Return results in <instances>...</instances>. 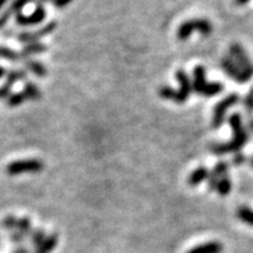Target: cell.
Masks as SVG:
<instances>
[{"mask_svg": "<svg viewBox=\"0 0 253 253\" xmlns=\"http://www.w3.org/2000/svg\"><path fill=\"white\" fill-rule=\"evenodd\" d=\"M26 68L29 71H31L32 74L36 75V76L39 77H44L48 74V71H46L44 64H42V62L38 61H27L26 62Z\"/></svg>", "mask_w": 253, "mask_h": 253, "instance_id": "ac0fdd59", "label": "cell"}, {"mask_svg": "<svg viewBox=\"0 0 253 253\" xmlns=\"http://www.w3.org/2000/svg\"><path fill=\"white\" fill-rule=\"evenodd\" d=\"M46 51V45L42 44V42H32V44H27L26 46H23L22 51L19 53L21 58L23 59H27L29 57L34 54H40V53H44Z\"/></svg>", "mask_w": 253, "mask_h": 253, "instance_id": "9a60e30c", "label": "cell"}, {"mask_svg": "<svg viewBox=\"0 0 253 253\" xmlns=\"http://www.w3.org/2000/svg\"><path fill=\"white\" fill-rule=\"evenodd\" d=\"M10 239H12L13 243L21 244L23 242V239H25V235L21 234L19 231H14V233H12V234H10Z\"/></svg>", "mask_w": 253, "mask_h": 253, "instance_id": "f546056e", "label": "cell"}, {"mask_svg": "<svg viewBox=\"0 0 253 253\" xmlns=\"http://www.w3.org/2000/svg\"><path fill=\"white\" fill-rule=\"evenodd\" d=\"M44 170V162L40 160H23L10 162L5 169V172L10 176L21 173H38Z\"/></svg>", "mask_w": 253, "mask_h": 253, "instance_id": "5b68a950", "label": "cell"}, {"mask_svg": "<svg viewBox=\"0 0 253 253\" xmlns=\"http://www.w3.org/2000/svg\"><path fill=\"white\" fill-rule=\"evenodd\" d=\"M5 75H6V72H5V70H4V67H1V66H0V79H3Z\"/></svg>", "mask_w": 253, "mask_h": 253, "instance_id": "d590c367", "label": "cell"}, {"mask_svg": "<svg viewBox=\"0 0 253 253\" xmlns=\"http://www.w3.org/2000/svg\"><path fill=\"white\" fill-rule=\"evenodd\" d=\"M26 96L23 93H14V94H10L8 98H6V106L8 107H18L21 104L25 103Z\"/></svg>", "mask_w": 253, "mask_h": 253, "instance_id": "cb8c5ba5", "label": "cell"}, {"mask_svg": "<svg viewBox=\"0 0 253 253\" xmlns=\"http://www.w3.org/2000/svg\"><path fill=\"white\" fill-rule=\"evenodd\" d=\"M176 79L177 83H179V90L177 91V99L176 103L177 104H183L185 103L186 100L189 99L190 94L193 91L192 87V80H190L189 75L186 74L184 70H179L176 72Z\"/></svg>", "mask_w": 253, "mask_h": 253, "instance_id": "30bf717a", "label": "cell"}, {"mask_svg": "<svg viewBox=\"0 0 253 253\" xmlns=\"http://www.w3.org/2000/svg\"><path fill=\"white\" fill-rule=\"evenodd\" d=\"M22 93L25 94L26 99L29 100H39L42 98V93H40L39 87L36 86L35 84L31 83V81L25 84V87H23Z\"/></svg>", "mask_w": 253, "mask_h": 253, "instance_id": "e0dca14e", "label": "cell"}, {"mask_svg": "<svg viewBox=\"0 0 253 253\" xmlns=\"http://www.w3.org/2000/svg\"><path fill=\"white\" fill-rule=\"evenodd\" d=\"M222 250H224L222 244L217 241H213L205 244H199V246L192 248L186 253H221Z\"/></svg>", "mask_w": 253, "mask_h": 253, "instance_id": "4fadbf2b", "label": "cell"}, {"mask_svg": "<svg viewBox=\"0 0 253 253\" xmlns=\"http://www.w3.org/2000/svg\"><path fill=\"white\" fill-rule=\"evenodd\" d=\"M230 55L233 58V61L242 68L244 74L247 75L250 79L253 77V62L251 61L250 55L247 54V51L244 50V48L238 42H233L230 45Z\"/></svg>", "mask_w": 253, "mask_h": 253, "instance_id": "8992f818", "label": "cell"}, {"mask_svg": "<svg viewBox=\"0 0 253 253\" xmlns=\"http://www.w3.org/2000/svg\"><path fill=\"white\" fill-rule=\"evenodd\" d=\"M244 162H246V156H244V154L238 153L235 154L234 158H233V165H235V166H241Z\"/></svg>", "mask_w": 253, "mask_h": 253, "instance_id": "4dcf8cb0", "label": "cell"}, {"mask_svg": "<svg viewBox=\"0 0 253 253\" xmlns=\"http://www.w3.org/2000/svg\"><path fill=\"white\" fill-rule=\"evenodd\" d=\"M193 91L203 96L218 95L224 90V85L220 83H207L206 80V70L203 66H197L193 71Z\"/></svg>", "mask_w": 253, "mask_h": 253, "instance_id": "6da1fadb", "label": "cell"}, {"mask_svg": "<svg viewBox=\"0 0 253 253\" xmlns=\"http://www.w3.org/2000/svg\"><path fill=\"white\" fill-rule=\"evenodd\" d=\"M49 0H39L38 1V5H42L44 3H48Z\"/></svg>", "mask_w": 253, "mask_h": 253, "instance_id": "8d00e7d4", "label": "cell"}, {"mask_svg": "<svg viewBox=\"0 0 253 253\" xmlns=\"http://www.w3.org/2000/svg\"><path fill=\"white\" fill-rule=\"evenodd\" d=\"M46 18V10L42 5H38L36 9L31 13V14H22L19 13L16 16V23L21 27H29V26H36L42 25Z\"/></svg>", "mask_w": 253, "mask_h": 253, "instance_id": "9c48e42d", "label": "cell"}, {"mask_svg": "<svg viewBox=\"0 0 253 253\" xmlns=\"http://www.w3.org/2000/svg\"><path fill=\"white\" fill-rule=\"evenodd\" d=\"M0 58H3L5 61L10 62H19L22 61L21 54L17 51L12 50V49L6 48V46H0Z\"/></svg>", "mask_w": 253, "mask_h": 253, "instance_id": "44dd1931", "label": "cell"}, {"mask_svg": "<svg viewBox=\"0 0 253 253\" xmlns=\"http://www.w3.org/2000/svg\"><path fill=\"white\" fill-rule=\"evenodd\" d=\"M228 170H229V164L228 162H225V161H221V162H218L215 167H213V170L211 171V173L209 175V189L211 192L216 190V186H217L218 180L221 179L222 176L225 175H228Z\"/></svg>", "mask_w": 253, "mask_h": 253, "instance_id": "7c38bea8", "label": "cell"}, {"mask_svg": "<svg viewBox=\"0 0 253 253\" xmlns=\"http://www.w3.org/2000/svg\"><path fill=\"white\" fill-rule=\"evenodd\" d=\"M51 1H53V4H54L57 9H63L67 5H70L74 0H51Z\"/></svg>", "mask_w": 253, "mask_h": 253, "instance_id": "f1b7e54d", "label": "cell"}, {"mask_svg": "<svg viewBox=\"0 0 253 253\" xmlns=\"http://www.w3.org/2000/svg\"><path fill=\"white\" fill-rule=\"evenodd\" d=\"M45 238H46V235H45L44 229H38V230L32 231L31 241L32 244H34V247L38 248L39 246H42V242L45 241Z\"/></svg>", "mask_w": 253, "mask_h": 253, "instance_id": "d4e9b609", "label": "cell"}, {"mask_svg": "<svg viewBox=\"0 0 253 253\" xmlns=\"http://www.w3.org/2000/svg\"><path fill=\"white\" fill-rule=\"evenodd\" d=\"M244 108H246V112L248 113V115H252L253 113V86L252 89L248 91V94L246 95V98H244Z\"/></svg>", "mask_w": 253, "mask_h": 253, "instance_id": "484cf974", "label": "cell"}, {"mask_svg": "<svg viewBox=\"0 0 253 253\" xmlns=\"http://www.w3.org/2000/svg\"><path fill=\"white\" fill-rule=\"evenodd\" d=\"M58 244V235L57 234H50L49 237L45 238V241L42 242V246H39L36 248L35 253H50L51 251L57 247Z\"/></svg>", "mask_w": 253, "mask_h": 253, "instance_id": "2e32d148", "label": "cell"}, {"mask_svg": "<svg viewBox=\"0 0 253 253\" xmlns=\"http://www.w3.org/2000/svg\"><path fill=\"white\" fill-rule=\"evenodd\" d=\"M8 1H9V0H0V10L3 9L4 6H5L6 4H8Z\"/></svg>", "mask_w": 253, "mask_h": 253, "instance_id": "836d02e7", "label": "cell"}, {"mask_svg": "<svg viewBox=\"0 0 253 253\" xmlns=\"http://www.w3.org/2000/svg\"><path fill=\"white\" fill-rule=\"evenodd\" d=\"M31 1H34V0H13L12 3H10V5L8 6V8L3 12V14L0 16V29H3L4 26L8 23L10 17H16L17 14H19V13L22 12L23 8H25L29 3H31Z\"/></svg>", "mask_w": 253, "mask_h": 253, "instance_id": "8fae6325", "label": "cell"}, {"mask_svg": "<svg viewBox=\"0 0 253 253\" xmlns=\"http://www.w3.org/2000/svg\"><path fill=\"white\" fill-rule=\"evenodd\" d=\"M250 162H251V166H252V167H253V157H252V158H251V160H250Z\"/></svg>", "mask_w": 253, "mask_h": 253, "instance_id": "74e56055", "label": "cell"}, {"mask_svg": "<svg viewBox=\"0 0 253 253\" xmlns=\"http://www.w3.org/2000/svg\"><path fill=\"white\" fill-rule=\"evenodd\" d=\"M16 230L19 231V233L25 235V237H27V235H31L32 231H34V230H32L31 220H30V218H27V217L17 218Z\"/></svg>", "mask_w": 253, "mask_h": 253, "instance_id": "ffe728a7", "label": "cell"}, {"mask_svg": "<svg viewBox=\"0 0 253 253\" xmlns=\"http://www.w3.org/2000/svg\"><path fill=\"white\" fill-rule=\"evenodd\" d=\"M237 216L242 222L253 226V210L252 209H248V207H241V209L237 211Z\"/></svg>", "mask_w": 253, "mask_h": 253, "instance_id": "7402d4cb", "label": "cell"}, {"mask_svg": "<svg viewBox=\"0 0 253 253\" xmlns=\"http://www.w3.org/2000/svg\"><path fill=\"white\" fill-rule=\"evenodd\" d=\"M14 253H29V251L26 250V248H23V247H19V248H17L16 251H14Z\"/></svg>", "mask_w": 253, "mask_h": 253, "instance_id": "d6a6232c", "label": "cell"}, {"mask_svg": "<svg viewBox=\"0 0 253 253\" xmlns=\"http://www.w3.org/2000/svg\"><path fill=\"white\" fill-rule=\"evenodd\" d=\"M221 68H222V71H224L225 74L230 77L231 80L237 81V83L246 84V83H248V81L251 80L250 77H248L247 75L244 74L243 71H242V68L239 67V66H238V64L235 63L234 61H233V58H231L230 55L222 58V59H221Z\"/></svg>", "mask_w": 253, "mask_h": 253, "instance_id": "ba28073f", "label": "cell"}, {"mask_svg": "<svg viewBox=\"0 0 253 253\" xmlns=\"http://www.w3.org/2000/svg\"><path fill=\"white\" fill-rule=\"evenodd\" d=\"M10 91H12V85H9L8 83L4 84L3 86H0V99H6L10 95Z\"/></svg>", "mask_w": 253, "mask_h": 253, "instance_id": "83f0119b", "label": "cell"}, {"mask_svg": "<svg viewBox=\"0 0 253 253\" xmlns=\"http://www.w3.org/2000/svg\"><path fill=\"white\" fill-rule=\"evenodd\" d=\"M209 170H207V167L205 166H201L198 167L196 171H193L192 173L189 175V177H188V184H189L190 186H197L199 185L201 183H203L205 180L209 179Z\"/></svg>", "mask_w": 253, "mask_h": 253, "instance_id": "5bb4252c", "label": "cell"}, {"mask_svg": "<svg viewBox=\"0 0 253 253\" xmlns=\"http://www.w3.org/2000/svg\"><path fill=\"white\" fill-rule=\"evenodd\" d=\"M237 5H246L247 3H250L251 0H234Z\"/></svg>", "mask_w": 253, "mask_h": 253, "instance_id": "1f68e13d", "label": "cell"}, {"mask_svg": "<svg viewBox=\"0 0 253 253\" xmlns=\"http://www.w3.org/2000/svg\"><path fill=\"white\" fill-rule=\"evenodd\" d=\"M248 130H250L251 132H253V117L250 120V122H248Z\"/></svg>", "mask_w": 253, "mask_h": 253, "instance_id": "e575fe53", "label": "cell"}, {"mask_svg": "<svg viewBox=\"0 0 253 253\" xmlns=\"http://www.w3.org/2000/svg\"><path fill=\"white\" fill-rule=\"evenodd\" d=\"M26 77V71L23 70H12L9 71L8 74H6V81L9 85H14V83L17 81H21V80H25Z\"/></svg>", "mask_w": 253, "mask_h": 253, "instance_id": "603a6c76", "label": "cell"}, {"mask_svg": "<svg viewBox=\"0 0 253 253\" xmlns=\"http://www.w3.org/2000/svg\"><path fill=\"white\" fill-rule=\"evenodd\" d=\"M216 190H217V193L221 197H226L230 194L231 181H230V179H229L228 175H225V176H222L221 179L218 180L217 186H216Z\"/></svg>", "mask_w": 253, "mask_h": 253, "instance_id": "d6986e66", "label": "cell"}, {"mask_svg": "<svg viewBox=\"0 0 253 253\" xmlns=\"http://www.w3.org/2000/svg\"><path fill=\"white\" fill-rule=\"evenodd\" d=\"M248 140H250V134H248V131L243 126V127L233 130V139L230 141L224 143V144L211 145V152L213 154H217V156L235 153V152L241 151L242 148L247 144Z\"/></svg>", "mask_w": 253, "mask_h": 253, "instance_id": "3957f363", "label": "cell"}, {"mask_svg": "<svg viewBox=\"0 0 253 253\" xmlns=\"http://www.w3.org/2000/svg\"><path fill=\"white\" fill-rule=\"evenodd\" d=\"M239 99H241L239 94L234 93L228 95L226 98H224L221 102H218L217 104H216L215 109H213V115H212V124H211L213 130H218V128L224 125L226 113H228V111L231 108V107H234L235 104L239 102Z\"/></svg>", "mask_w": 253, "mask_h": 253, "instance_id": "277c9868", "label": "cell"}, {"mask_svg": "<svg viewBox=\"0 0 253 253\" xmlns=\"http://www.w3.org/2000/svg\"><path fill=\"white\" fill-rule=\"evenodd\" d=\"M57 29V22L55 21H50L45 26H42L40 29L36 31H29V32H21L17 35V40L23 44H32V42H39V40L45 36L50 35L51 32H54Z\"/></svg>", "mask_w": 253, "mask_h": 253, "instance_id": "52a82bcc", "label": "cell"}, {"mask_svg": "<svg viewBox=\"0 0 253 253\" xmlns=\"http://www.w3.org/2000/svg\"><path fill=\"white\" fill-rule=\"evenodd\" d=\"M212 31H213V27H212V23L209 19L194 18L188 19V21L181 23L177 29L176 36L180 42H185L192 36L193 32H199L201 35L209 36L211 35Z\"/></svg>", "mask_w": 253, "mask_h": 253, "instance_id": "7a4b0ae2", "label": "cell"}, {"mask_svg": "<svg viewBox=\"0 0 253 253\" xmlns=\"http://www.w3.org/2000/svg\"><path fill=\"white\" fill-rule=\"evenodd\" d=\"M3 226L8 229V230H16L17 217H14V216H6L3 220Z\"/></svg>", "mask_w": 253, "mask_h": 253, "instance_id": "4316f807", "label": "cell"}]
</instances>
